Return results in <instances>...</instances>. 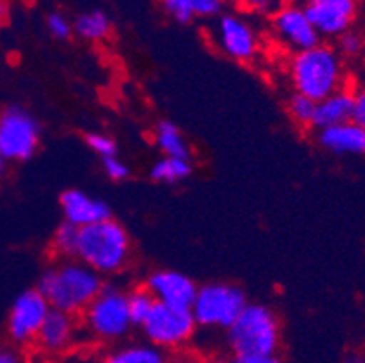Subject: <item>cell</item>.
I'll return each instance as SVG.
<instances>
[{
    "label": "cell",
    "mask_w": 365,
    "mask_h": 363,
    "mask_svg": "<svg viewBox=\"0 0 365 363\" xmlns=\"http://www.w3.org/2000/svg\"><path fill=\"white\" fill-rule=\"evenodd\" d=\"M36 289L44 295L51 309L81 318L88 305L104 289V278L73 258L46 269Z\"/></svg>",
    "instance_id": "6da1fadb"
},
{
    "label": "cell",
    "mask_w": 365,
    "mask_h": 363,
    "mask_svg": "<svg viewBox=\"0 0 365 363\" xmlns=\"http://www.w3.org/2000/svg\"><path fill=\"white\" fill-rule=\"evenodd\" d=\"M287 78L293 93L320 102L345 88L344 58L338 55L334 46L320 42L291 55L287 62Z\"/></svg>",
    "instance_id": "7a4b0ae2"
},
{
    "label": "cell",
    "mask_w": 365,
    "mask_h": 363,
    "mask_svg": "<svg viewBox=\"0 0 365 363\" xmlns=\"http://www.w3.org/2000/svg\"><path fill=\"white\" fill-rule=\"evenodd\" d=\"M133 242L128 229L115 218L82 227L76 260L104 276L118 275L131 262Z\"/></svg>",
    "instance_id": "3957f363"
},
{
    "label": "cell",
    "mask_w": 365,
    "mask_h": 363,
    "mask_svg": "<svg viewBox=\"0 0 365 363\" xmlns=\"http://www.w3.org/2000/svg\"><path fill=\"white\" fill-rule=\"evenodd\" d=\"M133 324L128 305V291L117 285H104L98 296L81 315L82 338L93 344L115 347L131 334Z\"/></svg>",
    "instance_id": "277c9868"
},
{
    "label": "cell",
    "mask_w": 365,
    "mask_h": 363,
    "mask_svg": "<svg viewBox=\"0 0 365 363\" xmlns=\"http://www.w3.org/2000/svg\"><path fill=\"white\" fill-rule=\"evenodd\" d=\"M231 354H278L282 324L277 312L264 304H247L235 324L225 331Z\"/></svg>",
    "instance_id": "5b68a950"
},
{
    "label": "cell",
    "mask_w": 365,
    "mask_h": 363,
    "mask_svg": "<svg viewBox=\"0 0 365 363\" xmlns=\"http://www.w3.org/2000/svg\"><path fill=\"white\" fill-rule=\"evenodd\" d=\"M247 305L245 292L235 284H205L198 287L193 302V318L197 327L204 331H227L235 319L242 315Z\"/></svg>",
    "instance_id": "8992f818"
},
{
    "label": "cell",
    "mask_w": 365,
    "mask_h": 363,
    "mask_svg": "<svg viewBox=\"0 0 365 363\" xmlns=\"http://www.w3.org/2000/svg\"><path fill=\"white\" fill-rule=\"evenodd\" d=\"M138 327L142 339L168 354L187 349L198 331L191 309L169 307L158 302Z\"/></svg>",
    "instance_id": "52a82bcc"
},
{
    "label": "cell",
    "mask_w": 365,
    "mask_h": 363,
    "mask_svg": "<svg viewBox=\"0 0 365 363\" xmlns=\"http://www.w3.org/2000/svg\"><path fill=\"white\" fill-rule=\"evenodd\" d=\"M211 26V40L215 48L227 58L251 64L258 58L262 49V39L253 22L238 11H222L215 16Z\"/></svg>",
    "instance_id": "ba28073f"
},
{
    "label": "cell",
    "mask_w": 365,
    "mask_h": 363,
    "mask_svg": "<svg viewBox=\"0 0 365 363\" xmlns=\"http://www.w3.org/2000/svg\"><path fill=\"white\" fill-rule=\"evenodd\" d=\"M38 120L21 106H8L0 113V156L6 162H28L41 148Z\"/></svg>",
    "instance_id": "9c48e42d"
},
{
    "label": "cell",
    "mask_w": 365,
    "mask_h": 363,
    "mask_svg": "<svg viewBox=\"0 0 365 363\" xmlns=\"http://www.w3.org/2000/svg\"><path fill=\"white\" fill-rule=\"evenodd\" d=\"M269 28L274 42L293 53L304 51L320 44L322 36L311 24L304 6L285 2L274 13L269 15Z\"/></svg>",
    "instance_id": "30bf717a"
},
{
    "label": "cell",
    "mask_w": 365,
    "mask_h": 363,
    "mask_svg": "<svg viewBox=\"0 0 365 363\" xmlns=\"http://www.w3.org/2000/svg\"><path fill=\"white\" fill-rule=\"evenodd\" d=\"M48 300L38 289H29L16 296L9 309L8 334L21 347L35 345L36 336L41 332L46 316L49 315Z\"/></svg>",
    "instance_id": "8fae6325"
},
{
    "label": "cell",
    "mask_w": 365,
    "mask_h": 363,
    "mask_svg": "<svg viewBox=\"0 0 365 363\" xmlns=\"http://www.w3.org/2000/svg\"><path fill=\"white\" fill-rule=\"evenodd\" d=\"M81 342V318L51 309L36 336L35 345L48 358H56V356L68 358Z\"/></svg>",
    "instance_id": "7c38bea8"
},
{
    "label": "cell",
    "mask_w": 365,
    "mask_h": 363,
    "mask_svg": "<svg viewBox=\"0 0 365 363\" xmlns=\"http://www.w3.org/2000/svg\"><path fill=\"white\" fill-rule=\"evenodd\" d=\"M304 9L322 39H334L353 29L358 16L356 0H304Z\"/></svg>",
    "instance_id": "4fadbf2b"
},
{
    "label": "cell",
    "mask_w": 365,
    "mask_h": 363,
    "mask_svg": "<svg viewBox=\"0 0 365 363\" xmlns=\"http://www.w3.org/2000/svg\"><path fill=\"white\" fill-rule=\"evenodd\" d=\"M144 285L158 304L178 309L193 307L198 292V285L193 280L184 272L173 271V269H160V271L151 272Z\"/></svg>",
    "instance_id": "5bb4252c"
},
{
    "label": "cell",
    "mask_w": 365,
    "mask_h": 363,
    "mask_svg": "<svg viewBox=\"0 0 365 363\" xmlns=\"http://www.w3.org/2000/svg\"><path fill=\"white\" fill-rule=\"evenodd\" d=\"M61 209L64 222L82 229L113 218L111 208L104 200L89 195L82 189H68L61 195Z\"/></svg>",
    "instance_id": "9a60e30c"
},
{
    "label": "cell",
    "mask_w": 365,
    "mask_h": 363,
    "mask_svg": "<svg viewBox=\"0 0 365 363\" xmlns=\"http://www.w3.org/2000/svg\"><path fill=\"white\" fill-rule=\"evenodd\" d=\"M317 142L322 149L338 156L365 155V129L353 120L317 131Z\"/></svg>",
    "instance_id": "2e32d148"
},
{
    "label": "cell",
    "mask_w": 365,
    "mask_h": 363,
    "mask_svg": "<svg viewBox=\"0 0 365 363\" xmlns=\"http://www.w3.org/2000/svg\"><path fill=\"white\" fill-rule=\"evenodd\" d=\"M353 120V91L351 89H340L327 98L317 102L313 118V129L333 128V126L345 124Z\"/></svg>",
    "instance_id": "e0dca14e"
},
{
    "label": "cell",
    "mask_w": 365,
    "mask_h": 363,
    "mask_svg": "<svg viewBox=\"0 0 365 363\" xmlns=\"http://www.w3.org/2000/svg\"><path fill=\"white\" fill-rule=\"evenodd\" d=\"M165 15L178 24H189L195 19H215L222 13L225 0H160Z\"/></svg>",
    "instance_id": "ac0fdd59"
},
{
    "label": "cell",
    "mask_w": 365,
    "mask_h": 363,
    "mask_svg": "<svg viewBox=\"0 0 365 363\" xmlns=\"http://www.w3.org/2000/svg\"><path fill=\"white\" fill-rule=\"evenodd\" d=\"M169 354L160 351L155 345L148 344L145 339L118 344L109 347L102 356L104 363H168Z\"/></svg>",
    "instance_id": "d6986e66"
},
{
    "label": "cell",
    "mask_w": 365,
    "mask_h": 363,
    "mask_svg": "<svg viewBox=\"0 0 365 363\" xmlns=\"http://www.w3.org/2000/svg\"><path fill=\"white\" fill-rule=\"evenodd\" d=\"M153 142L162 156L191 160V145L184 133L171 120H160L153 129Z\"/></svg>",
    "instance_id": "ffe728a7"
},
{
    "label": "cell",
    "mask_w": 365,
    "mask_h": 363,
    "mask_svg": "<svg viewBox=\"0 0 365 363\" xmlns=\"http://www.w3.org/2000/svg\"><path fill=\"white\" fill-rule=\"evenodd\" d=\"M113 31V22L102 9H89L73 20V33L86 42H102Z\"/></svg>",
    "instance_id": "44dd1931"
},
{
    "label": "cell",
    "mask_w": 365,
    "mask_h": 363,
    "mask_svg": "<svg viewBox=\"0 0 365 363\" xmlns=\"http://www.w3.org/2000/svg\"><path fill=\"white\" fill-rule=\"evenodd\" d=\"M193 173V164L187 158H175V156H162L151 165L149 176L157 184H178L184 182Z\"/></svg>",
    "instance_id": "7402d4cb"
},
{
    "label": "cell",
    "mask_w": 365,
    "mask_h": 363,
    "mask_svg": "<svg viewBox=\"0 0 365 363\" xmlns=\"http://www.w3.org/2000/svg\"><path fill=\"white\" fill-rule=\"evenodd\" d=\"M314 108H317V102H313V100L307 98V96L304 95H298V93H293V95L287 98V102H285L287 116H289L291 122L300 129L313 128Z\"/></svg>",
    "instance_id": "603a6c76"
},
{
    "label": "cell",
    "mask_w": 365,
    "mask_h": 363,
    "mask_svg": "<svg viewBox=\"0 0 365 363\" xmlns=\"http://www.w3.org/2000/svg\"><path fill=\"white\" fill-rule=\"evenodd\" d=\"M78 232H81V229H78V227L68 224V222H62V224L56 227L55 235H53V240H51L53 252H55L56 256L64 258V260L76 258V247H78Z\"/></svg>",
    "instance_id": "cb8c5ba5"
},
{
    "label": "cell",
    "mask_w": 365,
    "mask_h": 363,
    "mask_svg": "<svg viewBox=\"0 0 365 363\" xmlns=\"http://www.w3.org/2000/svg\"><path fill=\"white\" fill-rule=\"evenodd\" d=\"M128 305L133 324H135V327H138L148 318L153 307L157 305V300L153 298V295L145 289V285H140V287H135L131 291H128Z\"/></svg>",
    "instance_id": "d4e9b609"
},
{
    "label": "cell",
    "mask_w": 365,
    "mask_h": 363,
    "mask_svg": "<svg viewBox=\"0 0 365 363\" xmlns=\"http://www.w3.org/2000/svg\"><path fill=\"white\" fill-rule=\"evenodd\" d=\"M334 48L344 60L358 58L365 53V36L356 29H349L334 40Z\"/></svg>",
    "instance_id": "484cf974"
},
{
    "label": "cell",
    "mask_w": 365,
    "mask_h": 363,
    "mask_svg": "<svg viewBox=\"0 0 365 363\" xmlns=\"http://www.w3.org/2000/svg\"><path fill=\"white\" fill-rule=\"evenodd\" d=\"M84 140H86V145L91 149L93 155L101 156V160L118 155L117 142H115V138H113V136L106 135V133L91 131L86 135Z\"/></svg>",
    "instance_id": "4316f807"
},
{
    "label": "cell",
    "mask_w": 365,
    "mask_h": 363,
    "mask_svg": "<svg viewBox=\"0 0 365 363\" xmlns=\"http://www.w3.org/2000/svg\"><path fill=\"white\" fill-rule=\"evenodd\" d=\"M46 28L55 40H69L73 35V22L64 13H49L48 19H46Z\"/></svg>",
    "instance_id": "83f0119b"
},
{
    "label": "cell",
    "mask_w": 365,
    "mask_h": 363,
    "mask_svg": "<svg viewBox=\"0 0 365 363\" xmlns=\"http://www.w3.org/2000/svg\"><path fill=\"white\" fill-rule=\"evenodd\" d=\"M102 171H104V175L108 176L109 180H113V182H124V180L129 178V175H131L129 165L125 164L124 160L118 155L102 160Z\"/></svg>",
    "instance_id": "f1b7e54d"
},
{
    "label": "cell",
    "mask_w": 365,
    "mask_h": 363,
    "mask_svg": "<svg viewBox=\"0 0 365 363\" xmlns=\"http://www.w3.org/2000/svg\"><path fill=\"white\" fill-rule=\"evenodd\" d=\"M282 4H285V0H237V6H240L244 11L258 13V15H271Z\"/></svg>",
    "instance_id": "f546056e"
},
{
    "label": "cell",
    "mask_w": 365,
    "mask_h": 363,
    "mask_svg": "<svg viewBox=\"0 0 365 363\" xmlns=\"http://www.w3.org/2000/svg\"><path fill=\"white\" fill-rule=\"evenodd\" d=\"M218 363H284L278 354H231Z\"/></svg>",
    "instance_id": "4dcf8cb0"
},
{
    "label": "cell",
    "mask_w": 365,
    "mask_h": 363,
    "mask_svg": "<svg viewBox=\"0 0 365 363\" xmlns=\"http://www.w3.org/2000/svg\"><path fill=\"white\" fill-rule=\"evenodd\" d=\"M353 122L365 129V84L353 89Z\"/></svg>",
    "instance_id": "1f68e13d"
},
{
    "label": "cell",
    "mask_w": 365,
    "mask_h": 363,
    "mask_svg": "<svg viewBox=\"0 0 365 363\" xmlns=\"http://www.w3.org/2000/svg\"><path fill=\"white\" fill-rule=\"evenodd\" d=\"M168 363H209L202 352L195 351V349H182V351L171 352L168 358Z\"/></svg>",
    "instance_id": "d6a6232c"
},
{
    "label": "cell",
    "mask_w": 365,
    "mask_h": 363,
    "mask_svg": "<svg viewBox=\"0 0 365 363\" xmlns=\"http://www.w3.org/2000/svg\"><path fill=\"white\" fill-rule=\"evenodd\" d=\"M0 363H28L24 356L15 349H2L0 352Z\"/></svg>",
    "instance_id": "836d02e7"
},
{
    "label": "cell",
    "mask_w": 365,
    "mask_h": 363,
    "mask_svg": "<svg viewBox=\"0 0 365 363\" xmlns=\"http://www.w3.org/2000/svg\"><path fill=\"white\" fill-rule=\"evenodd\" d=\"M66 363H104V359L93 354H69Z\"/></svg>",
    "instance_id": "e575fe53"
},
{
    "label": "cell",
    "mask_w": 365,
    "mask_h": 363,
    "mask_svg": "<svg viewBox=\"0 0 365 363\" xmlns=\"http://www.w3.org/2000/svg\"><path fill=\"white\" fill-rule=\"evenodd\" d=\"M344 363H365V356L361 354H349L344 359Z\"/></svg>",
    "instance_id": "d590c367"
},
{
    "label": "cell",
    "mask_w": 365,
    "mask_h": 363,
    "mask_svg": "<svg viewBox=\"0 0 365 363\" xmlns=\"http://www.w3.org/2000/svg\"><path fill=\"white\" fill-rule=\"evenodd\" d=\"M4 175H6V160L0 156V180L4 178Z\"/></svg>",
    "instance_id": "8d00e7d4"
},
{
    "label": "cell",
    "mask_w": 365,
    "mask_h": 363,
    "mask_svg": "<svg viewBox=\"0 0 365 363\" xmlns=\"http://www.w3.org/2000/svg\"><path fill=\"white\" fill-rule=\"evenodd\" d=\"M6 15H8V8H6V4H2V2H0V20L6 19Z\"/></svg>",
    "instance_id": "74e56055"
},
{
    "label": "cell",
    "mask_w": 365,
    "mask_h": 363,
    "mask_svg": "<svg viewBox=\"0 0 365 363\" xmlns=\"http://www.w3.org/2000/svg\"><path fill=\"white\" fill-rule=\"evenodd\" d=\"M227 2H231V4H237V0H225V4H227Z\"/></svg>",
    "instance_id": "f35d334b"
},
{
    "label": "cell",
    "mask_w": 365,
    "mask_h": 363,
    "mask_svg": "<svg viewBox=\"0 0 365 363\" xmlns=\"http://www.w3.org/2000/svg\"><path fill=\"white\" fill-rule=\"evenodd\" d=\"M31 363H49V362H44V359H42V362H31Z\"/></svg>",
    "instance_id": "ab89813d"
},
{
    "label": "cell",
    "mask_w": 365,
    "mask_h": 363,
    "mask_svg": "<svg viewBox=\"0 0 365 363\" xmlns=\"http://www.w3.org/2000/svg\"><path fill=\"white\" fill-rule=\"evenodd\" d=\"M2 349H4V347H2V345H0V352H2Z\"/></svg>",
    "instance_id": "60d3db41"
},
{
    "label": "cell",
    "mask_w": 365,
    "mask_h": 363,
    "mask_svg": "<svg viewBox=\"0 0 365 363\" xmlns=\"http://www.w3.org/2000/svg\"><path fill=\"white\" fill-rule=\"evenodd\" d=\"M356 2H365V0H356Z\"/></svg>",
    "instance_id": "b9f144b4"
}]
</instances>
